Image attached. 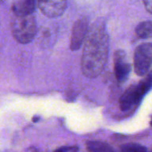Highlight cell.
I'll return each mask as SVG.
<instances>
[{"mask_svg":"<svg viewBox=\"0 0 152 152\" xmlns=\"http://www.w3.org/2000/svg\"><path fill=\"white\" fill-rule=\"evenodd\" d=\"M115 77L119 83H124L131 71V65L126 61L125 52L119 50L115 54Z\"/></svg>","mask_w":152,"mask_h":152,"instance_id":"52a82bcc","label":"cell"},{"mask_svg":"<svg viewBox=\"0 0 152 152\" xmlns=\"http://www.w3.org/2000/svg\"><path fill=\"white\" fill-rule=\"evenodd\" d=\"M39 119H40V118H39L38 116H35V117L32 118V121H33V122H37Z\"/></svg>","mask_w":152,"mask_h":152,"instance_id":"5bb4252c","label":"cell"},{"mask_svg":"<svg viewBox=\"0 0 152 152\" xmlns=\"http://www.w3.org/2000/svg\"><path fill=\"white\" fill-rule=\"evenodd\" d=\"M134 65L138 76L142 77L149 72L152 66V44H142L135 49Z\"/></svg>","mask_w":152,"mask_h":152,"instance_id":"277c9868","label":"cell"},{"mask_svg":"<svg viewBox=\"0 0 152 152\" xmlns=\"http://www.w3.org/2000/svg\"><path fill=\"white\" fill-rule=\"evenodd\" d=\"M142 2L146 10L152 13V0H142Z\"/></svg>","mask_w":152,"mask_h":152,"instance_id":"4fadbf2b","label":"cell"},{"mask_svg":"<svg viewBox=\"0 0 152 152\" xmlns=\"http://www.w3.org/2000/svg\"><path fill=\"white\" fill-rule=\"evenodd\" d=\"M37 4V0H22L13 4L12 11L16 16H26L32 14Z\"/></svg>","mask_w":152,"mask_h":152,"instance_id":"ba28073f","label":"cell"},{"mask_svg":"<svg viewBox=\"0 0 152 152\" xmlns=\"http://www.w3.org/2000/svg\"><path fill=\"white\" fill-rule=\"evenodd\" d=\"M53 152H78V148L77 146H64L55 150Z\"/></svg>","mask_w":152,"mask_h":152,"instance_id":"7c38bea8","label":"cell"},{"mask_svg":"<svg viewBox=\"0 0 152 152\" xmlns=\"http://www.w3.org/2000/svg\"><path fill=\"white\" fill-rule=\"evenodd\" d=\"M136 34L139 37L146 39L152 37V21H142L136 27Z\"/></svg>","mask_w":152,"mask_h":152,"instance_id":"30bf717a","label":"cell"},{"mask_svg":"<svg viewBox=\"0 0 152 152\" xmlns=\"http://www.w3.org/2000/svg\"><path fill=\"white\" fill-rule=\"evenodd\" d=\"M121 152H149L148 150L139 144H134V143H129V144H125L121 147Z\"/></svg>","mask_w":152,"mask_h":152,"instance_id":"8fae6325","label":"cell"},{"mask_svg":"<svg viewBox=\"0 0 152 152\" xmlns=\"http://www.w3.org/2000/svg\"><path fill=\"white\" fill-rule=\"evenodd\" d=\"M89 28V21L86 17L80 18L75 22L70 39V49L72 51H77L81 48L86 39Z\"/></svg>","mask_w":152,"mask_h":152,"instance_id":"5b68a950","label":"cell"},{"mask_svg":"<svg viewBox=\"0 0 152 152\" xmlns=\"http://www.w3.org/2000/svg\"><path fill=\"white\" fill-rule=\"evenodd\" d=\"M151 89L147 86L144 81H142L136 86H130L126 92L121 95L119 99V104L122 110H129L137 104L140 103L143 96Z\"/></svg>","mask_w":152,"mask_h":152,"instance_id":"3957f363","label":"cell"},{"mask_svg":"<svg viewBox=\"0 0 152 152\" xmlns=\"http://www.w3.org/2000/svg\"><path fill=\"white\" fill-rule=\"evenodd\" d=\"M81 57V69L89 77H98L105 68L109 55V36L103 22L90 27Z\"/></svg>","mask_w":152,"mask_h":152,"instance_id":"6da1fadb","label":"cell"},{"mask_svg":"<svg viewBox=\"0 0 152 152\" xmlns=\"http://www.w3.org/2000/svg\"><path fill=\"white\" fill-rule=\"evenodd\" d=\"M87 149L90 152H116L114 149L103 142L92 141L86 143Z\"/></svg>","mask_w":152,"mask_h":152,"instance_id":"9c48e42d","label":"cell"},{"mask_svg":"<svg viewBox=\"0 0 152 152\" xmlns=\"http://www.w3.org/2000/svg\"><path fill=\"white\" fill-rule=\"evenodd\" d=\"M68 0H37L40 11L49 18L61 16L67 7Z\"/></svg>","mask_w":152,"mask_h":152,"instance_id":"8992f818","label":"cell"},{"mask_svg":"<svg viewBox=\"0 0 152 152\" xmlns=\"http://www.w3.org/2000/svg\"><path fill=\"white\" fill-rule=\"evenodd\" d=\"M11 29L13 37L20 44L30 43L37 34V22L33 14L16 16L11 21Z\"/></svg>","mask_w":152,"mask_h":152,"instance_id":"7a4b0ae2","label":"cell"},{"mask_svg":"<svg viewBox=\"0 0 152 152\" xmlns=\"http://www.w3.org/2000/svg\"><path fill=\"white\" fill-rule=\"evenodd\" d=\"M151 126H152V119H151Z\"/></svg>","mask_w":152,"mask_h":152,"instance_id":"9a60e30c","label":"cell"}]
</instances>
